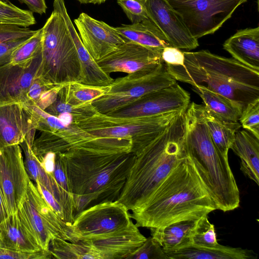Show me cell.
Wrapping results in <instances>:
<instances>
[{"label": "cell", "mask_w": 259, "mask_h": 259, "mask_svg": "<svg viewBox=\"0 0 259 259\" xmlns=\"http://www.w3.org/2000/svg\"><path fill=\"white\" fill-rule=\"evenodd\" d=\"M217 209L192 162L179 164L139 210L130 214L138 227L158 228L196 221Z\"/></svg>", "instance_id": "cell-1"}, {"label": "cell", "mask_w": 259, "mask_h": 259, "mask_svg": "<svg viewBox=\"0 0 259 259\" xmlns=\"http://www.w3.org/2000/svg\"><path fill=\"white\" fill-rule=\"evenodd\" d=\"M56 154L61 159L68 179L75 217L96 203L117 200L135 158L132 152L84 149Z\"/></svg>", "instance_id": "cell-2"}, {"label": "cell", "mask_w": 259, "mask_h": 259, "mask_svg": "<svg viewBox=\"0 0 259 259\" xmlns=\"http://www.w3.org/2000/svg\"><path fill=\"white\" fill-rule=\"evenodd\" d=\"M186 109L181 111L160 136L135 155L117 199L132 212L141 208L160 184L187 158Z\"/></svg>", "instance_id": "cell-3"}, {"label": "cell", "mask_w": 259, "mask_h": 259, "mask_svg": "<svg viewBox=\"0 0 259 259\" xmlns=\"http://www.w3.org/2000/svg\"><path fill=\"white\" fill-rule=\"evenodd\" d=\"M183 53V65L165 64L176 80L203 85L233 102L242 113L249 104L259 99V71L208 50Z\"/></svg>", "instance_id": "cell-4"}, {"label": "cell", "mask_w": 259, "mask_h": 259, "mask_svg": "<svg viewBox=\"0 0 259 259\" xmlns=\"http://www.w3.org/2000/svg\"><path fill=\"white\" fill-rule=\"evenodd\" d=\"M203 105L190 103L185 113V149L214 202L224 212L239 206L240 193L228 158L214 144L203 115Z\"/></svg>", "instance_id": "cell-5"}, {"label": "cell", "mask_w": 259, "mask_h": 259, "mask_svg": "<svg viewBox=\"0 0 259 259\" xmlns=\"http://www.w3.org/2000/svg\"><path fill=\"white\" fill-rule=\"evenodd\" d=\"M41 63L37 76L53 84L81 80L76 46L61 14L54 9L42 27Z\"/></svg>", "instance_id": "cell-6"}, {"label": "cell", "mask_w": 259, "mask_h": 259, "mask_svg": "<svg viewBox=\"0 0 259 259\" xmlns=\"http://www.w3.org/2000/svg\"><path fill=\"white\" fill-rule=\"evenodd\" d=\"M183 110L146 117H117L98 112L76 124L98 137L131 139L132 153L136 155L160 136Z\"/></svg>", "instance_id": "cell-7"}, {"label": "cell", "mask_w": 259, "mask_h": 259, "mask_svg": "<svg viewBox=\"0 0 259 259\" xmlns=\"http://www.w3.org/2000/svg\"><path fill=\"white\" fill-rule=\"evenodd\" d=\"M165 64L155 69L139 70L114 79L106 92L92 102L98 112L110 114L151 93L175 84Z\"/></svg>", "instance_id": "cell-8"}, {"label": "cell", "mask_w": 259, "mask_h": 259, "mask_svg": "<svg viewBox=\"0 0 259 259\" xmlns=\"http://www.w3.org/2000/svg\"><path fill=\"white\" fill-rule=\"evenodd\" d=\"M39 157L48 152L63 153L70 149H85L102 152H132L130 138H116L94 135L72 122L58 129L41 132L31 147Z\"/></svg>", "instance_id": "cell-9"}, {"label": "cell", "mask_w": 259, "mask_h": 259, "mask_svg": "<svg viewBox=\"0 0 259 259\" xmlns=\"http://www.w3.org/2000/svg\"><path fill=\"white\" fill-rule=\"evenodd\" d=\"M191 34L198 39L213 34L247 0H166Z\"/></svg>", "instance_id": "cell-10"}, {"label": "cell", "mask_w": 259, "mask_h": 259, "mask_svg": "<svg viewBox=\"0 0 259 259\" xmlns=\"http://www.w3.org/2000/svg\"><path fill=\"white\" fill-rule=\"evenodd\" d=\"M126 206L116 200L96 203L78 213L69 227V242L83 237L112 233L127 227L132 221Z\"/></svg>", "instance_id": "cell-11"}, {"label": "cell", "mask_w": 259, "mask_h": 259, "mask_svg": "<svg viewBox=\"0 0 259 259\" xmlns=\"http://www.w3.org/2000/svg\"><path fill=\"white\" fill-rule=\"evenodd\" d=\"M30 180L20 146L0 148V188L10 215L17 213Z\"/></svg>", "instance_id": "cell-12"}, {"label": "cell", "mask_w": 259, "mask_h": 259, "mask_svg": "<svg viewBox=\"0 0 259 259\" xmlns=\"http://www.w3.org/2000/svg\"><path fill=\"white\" fill-rule=\"evenodd\" d=\"M146 239L132 220L122 229L105 235L79 238L74 242L87 245L90 259H125Z\"/></svg>", "instance_id": "cell-13"}, {"label": "cell", "mask_w": 259, "mask_h": 259, "mask_svg": "<svg viewBox=\"0 0 259 259\" xmlns=\"http://www.w3.org/2000/svg\"><path fill=\"white\" fill-rule=\"evenodd\" d=\"M190 101L189 93L176 82L147 94L128 106L108 115L117 117L156 116L187 109Z\"/></svg>", "instance_id": "cell-14"}, {"label": "cell", "mask_w": 259, "mask_h": 259, "mask_svg": "<svg viewBox=\"0 0 259 259\" xmlns=\"http://www.w3.org/2000/svg\"><path fill=\"white\" fill-rule=\"evenodd\" d=\"M96 61L109 75L113 72L128 74L143 69H155L164 63L161 54L132 41H126Z\"/></svg>", "instance_id": "cell-15"}, {"label": "cell", "mask_w": 259, "mask_h": 259, "mask_svg": "<svg viewBox=\"0 0 259 259\" xmlns=\"http://www.w3.org/2000/svg\"><path fill=\"white\" fill-rule=\"evenodd\" d=\"M74 22L84 48L96 61L107 56L126 41L115 27L85 13L80 14Z\"/></svg>", "instance_id": "cell-16"}, {"label": "cell", "mask_w": 259, "mask_h": 259, "mask_svg": "<svg viewBox=\"0 0 259 259\" xmlns=\"http://www.w3.org/2000/svg\"><path fill=\"white\" fill-rule=\"evenodd\" d=\"M149 18L157 26L171 47L190 51L199 46L179 14L166 0H146Z\"/></svg>", "instance_id": "cell-17"}, {"label": "cell", "mask_w": 259, "mask_h": 259, "mask_svg": "<svg viewBox=\"0 0 259 259\" xmlns=\"http://www.w3.org/2000/svg\"><path fill=\"white\" fill-rule=\"evenodd\" d=\"M41 63L40 52L26 63H11L0 66V105L27 102V93L37 75Z\"/></svg>", "instance_id": "cell-18"}, {"label": "cell", "mask_w": 259, "mask_h": 259, "mask_svg": "<svg viewBox=\"0 0 259 259\" xmlns=\"http://www.w3.org/2000/svg\"><path fill=\"white\" fill-rule=\"evenodd\" d=\"M35 129L26 105L12 103L0 105V148L19 145Z\"/></svg>", "instance_id": "cell-19"}, {"label": "cell", "mask_w": 259, "mask_h": 259, "mask_svg": "<svg viewBox=\"0 0 259 259\" xmlns=\"http://www.w3.org/2000/svg\"><path fill=\"white\" fill-rule=\"evenodd\" d=\"M23 150L26 170L30 179L38 182L49 190L63 208L65 222L71 224L74 220L73 196L64 191L58 185L53 175L48 174L41 166L34 154L26 138L19 144Z\"/></svg>", "instance_id": "cell-20"}, {"label": "cell", "mask_w": 259, "mask_h": 259, "mask_svg": "<svg viewBox=\"0 0 259 259\" xmlns=\"http://www.w3.org/2000/svg\"><path fill=\"white\" fill-rule=\"evenodd\" d=\"M36 187L30 180L27 192L17 212L28 233L44 250L49 251L53 237L39 212L35 200Z\"/></svg>", "instance_id": "cell-21"}, {"label": "cell", "mask_w": 259, "mask_h": 259, "mask_svg": "<svg viewBox=\"0 0 259 259\" xmlns=\"http://www.w3.org/2000/svg\"><path fill=\"white\" fill-rule=\"evenodd\" d=\"M60 13L65 21L77 51L81 68L80 82L98 87H106L110 84L114 79L101 68L84 48L67 10L63 9Z\"/></svg>", "instance_id": "cell-22"}, {"label": "cell", "mask_w": 259, "mask_h": 259, "mask_svg": "<svg viewBox=\"0 0 259 259\" xmlns=\"http://www.w3.org/2000/svg\"><path fill=\"white\" fill-rule=\"evenodd\" d=\"M233 58L259 71V27L240 29L223 44Z\"/></svg>", "instance_id": "cell-23"}, {"label": "cell", "mask_w": 259, "mask_h": 259, "mask_svg": "<svg viewBox=\"0 0 259 259\" xmlns=\"http://www.w3.org/2000/svg\"><path fill=\"white\" fill-rule=\"evenodd\" d=\"M230 149L240 158V170L259 185V139L246 130H238Z\"/></svg>", "instance_id": "cell-24"}, {"label": "cell", "mask_w": 259, "mask_h": 259, "mask_svg": "<svg viewBox=\"0 0 259 259\" xmlns=\"http://www.w3.org/2000/svg\"><path fill=\"white\" fill-rule=\"evenodd\" d=\"M126 41H132L161 54L170 44L157 26L149 19L115 27Z\"/></svg>", "instance_id": "cell-25"}, {"label": "cell", "mask_w": 259, "mask_h": 259, "mask_svg": "<svg viewBox=\"0 0 259 259\" xmlns=\"http://www.w3.org/2000/svg\"><path fill=\"white\" fill-rule=\"evenodd\" d=\"M1 247L27 252L44 250L28 233L17 213L0 224Z\"/></svg>", "instance_id": "cell-26"}, {"label": "cell", "mask_w": 259, "mask_h": 259, "mask_svg": "<svg viewBox=\"0 0 259 259\" xmlns=\"http://www.w3.org/2000/svg\"><path fill=\"white\" fill-rule=\"evenodd\" d=\"M168 259H251L252 251L240 247L219 244L214 247H201L192 245L165 253Z\"/></svg>", "instance_id": "cell-27"}, {"label": "cell", "mask_w": 259, "mask_h": 259, "mask_svg": "<svg viewBox=\"0 0 259 259\" xmlns=\"http://www.w3.org/2000/svg\"><path fill=\"white\" fill-rule=\"evenodd\" d=\"M196 221H182L151 229V236L165 253L180 249L192 244L191 235Z\"/></svg>", "instance_id": "cell-28"}, {"label": "cell", "mask_w": 259, "mask_h": 259, "mask_svg": "<svg viewBox=\"0 0 259 259\" xmlns=\"http://www.w3.org/2000/svg\"><path fill=\"white\" fill-rule=\"evenodd\" d=\"M92 102L75 99L70 93L68 82L62 84L55 101L45 111L56 117L63 113H70L73 122L76 123L98 113Z\"/></svg>", "instance_id": "cell-29"}, {"label": "cell", "mask_w": 259, "mask_h": 259, "mask_svg": "<svg viewBox=\"0 0 259 259\" xmlns=\"http://www.w3.org/2000/svg\"><path fill=\"white\" fill-rule=\"evenodd\" d=\"M192 90L201 98L205 109L214 116L226 121H238L242 111L233 102L203 85H192Z\"/></svg>", "instance_id": "cell-30"}, {"label": "cell", "mask_w": 259, "mask_h": 259, "mask_svg": "<svg viewBox=\"0 0 259 259\" xmlns=\"http://www.w3.org/2000/svg\"><path fill=\"white\" fill-rule=\"evenodd\" d=\"M203 115L214 144L222 154L228 157L229 150L234 142L236 133L241 126V124L238 121L221 120L207 111L204 106Z\"/></svg>", "instance_id": "cell-31"}, {"label": "cell", "mask_w": 259, "mask_h": 259, "mask_svg": "<svg viewBox=\"0 0 259 259\" xmlns=\"http://www.w3.org/2000/svg\"><path fill=\"white\" fill-rule=\"evenodd\" d=\"M35 23L30 11L21 9L9 0L0 2V23L15 24L28 27Z\"/></svg>", "instance_id": "cell-32"}, {"label": "cell", "mask_w": 259, "mask_h": 259, "mask_svg": "<svg viewBox=\"0 0 259 259\" xmlns=\"http://www.w3.org/2000/svg\"><path fill=\"white\" fill-rule=\"evenodd\" d=\"M191 245L201 247H214L220 244L214 226L209 221L208 215L196 221L191 235Z\"/></svg>", "instance_id": "cell-33"}, {"label": "cell", "mask_w": 259, "mask_h": 259, "mask_svg": "<svg viewBox=\"0 0 259 259\" xmlns=\"http://www.w3.org/2000/svg\"><path fill=\"white\" fill-rule=\"evenodd\" d=\"M42 35L41 28L14 52L10 63L16 65L25 64L38 55L41 51Z\"/></svg>", "instance_id": "cell-34"}, {"label": "cell", "mask_w": 259, "mask_h": 259, "mask_svg": "<svg viewBox=\"0 0 259 259\" xmlns=\"http://www.w3.org/2000/svg\"><path fill=\"white\" fill-rule=\"evenodd\" d=\"M68 85L72 96L81 102H93L104 95L108 88V85L98 87L79 82H68Z\"/></svg>", "instance_id": "cell-35"}, {"label": "cell", "mask_w": 259, "mask_h": 259, "mask_svg": "<svg viewBox=\"0 0 259 259\" xmlns=\"http://www.w3.org/2000/svg\"><path fill=\"white\" fill-rule=\"evenodd\" d=\"M125 259H168L161 246L152 236L146 238L145 242Z\"/></svg>", "instance_id": "cell-36"}, {"label": "cell", "mask_w": 259, "mask_h": 259, "mask_svg": "<svg viewBox=\"0 0 259 259\" xmlns=\"http://www.w3.org/2000/svg\"><path fill=\"white\" fill-rule=\"evenodd\" d=\"M239 120L243 128L259 139V99L247 105Z\"/></svg>", "instance_id": "cell-37"}, {"label": "cell", "mask_w": 259, "mask_h": 259, "mask_svg": "<svg viewBox=\"0 0 259 259\" xmlns=\"http://www.w3.org/2000/svg\"><path fill=\"white\" fill-rule=\"evenodd\" d=\"M145 1L117 0V3L132 23H136L149 18Z\"/></svg>", "instance_id": "cell-38"}, {"label": "cell", "mask_w": 259, "mask_h": 259, "mask_svg": "<svg viewBox=\"0 0 259 259\" xmlns=\"http://www.w3.org/2000/svg\"><path fill=\"white\" fill-rule=\"evenodd\" d=\"M37 30L15 24L0 23V44L15 39L30 37Z\"/></svg>", "instance_id": "cell-39"}, {"label": "cell", "mask_w": 259, "mask_h": 259, "mask_svg": "<svg viewBox=\"0 0 259 259\" xmlns=\"http://www.w3.org/2000/svg\"><path fill=\"white\" fill-rule=\"evenodd\" d=\"M53 256L50 251L22 252L0 246V259H49Z\"/></svg>", "instance_id": "cell-40"}, {"label": "cell", "mask_w": 259, "mask_h": 259, "mask_svg": "<svg viewBox=\"0 0 259 259\" xmlns=\"http://www.w3.org/2000/svg\"><path fill=\"white\" fill-rule=\"evenodd\" d=\"M56 85L50 83L41 77L36 75L28 89L27 93V102L25 104L35 105L40 96L45 91Z\"/></svg>", "instance_id": "cell-41"}, {"label": "cell", "mask_w": 259, "mask_h": 259, "mask_svg": "<svg viewBox=\"0 0 259 259\" xmlns=\"http://www.w3.org/2000/svg\"><path fill=\"white\" fill-rule=\"evenodd\" d=\"M29 38H23L1 43L0 66L10 63L14 52Z\"/></svg>", "instance_id": "cell-42"}, {"label": "cell", "mask_w": 259, "mask_h": 259, "mask_svg": "<svg viewBox=\"0 0 259 259\" xmlns=\"http://www.w3.org/2000/svg\"><path fill=\"white\" fill-rule=\"evenodd\" d=\"M161 58L166 65H183L184 64L183 52L174 47H165L162 51Z\"/></svg>", "instance_id": "cell-43"}, {"label": "cell", "mask_w": 259, "mask_h": 259, "mask_svg": "<svg viewBox=\"0 0 259 259\" xmlns=\"http://www.w3.org/2000/svg\"><path fill=\"white\" fill-rule=\"evenodd\" d=\"M36 187L47 203L56 214L65 222V214L63 207L57 201L52 194L38 182H35Z\"/></svg>", "instance_id": "cell-44"}, {"label": "cell", "mask_w": 259, "mask_h": 259, "mask_svg": "<svg viewBox=\"0 0 259 259\" xmlns=\"http://www.w3.org/2000/svg\"><path fill=\"white\" fill-rule=\"evenodd\" d=\"M61 85L62 84L56 85L45 91L34 105L45 110L55 101Z\"/></svg>", "instance_id": "cell-45"}, {"label": "cell", "mask_w": 259, "mask_h": 259, "mask_svg": "<svg viewBox=\"0 0 259 259\" xmlns=\"http://www.w3.org/2000/svg\"><path fill=\"white\" fill-rule=\"evenodd\" d=\"M56 157V154L52 152H48L42 156L37 157L41 166L48 174L51 175H53L54 170Z\"/></svg>", "instance_id": "cell-46"}, {"label": "cell", "mask_w": 259, "mask_h": 259, "mask_svg": "<svg viewBox=\"0 0 259 259\" xmlns=\"http://www.w3.org/2000/svg\"><path fill=\"white\" fill-rule=\"evenodd\" d=\"M21 4H25L29 11L40 15L46 13L47 6L45 0H18Z\"/></svg>", "instance_id": "cell-47"}, {"label": "cell", "mask_w": 259, "mask_h": 259, "mask_svg": "<svg viewBox=\"0 0 259 259\" xmlns=\"http://www.w3.org/2000/svg\"><path fill=\"white\" fill-rule=\"evenodd\" d=\"M10 215L7 208L4 195L0 188V224Z\"/></svg>", "instance_id": "cell-48"}, {"label": "cell", "mask_w": 259, "mask_h": 259, "mask_svg": "<svg viewBox=\"0 0 259 259\" xmlns=\"http://www.w3.org/2000/svg\"><path fill=\"white\" fill-rule=\"evenodd\" d=\"M57 117L65 125H69L73 122L72 115L68 113H61Z\"/></svg>", "instance_id": "cell-49"}, {"label": "cell", "mask_w": 259, "mask_h": 259, "mask_svg": "<svg viewBox=\"0 0 259 259\" xmlns=\"http://www.w3.org/2000/svg\"><path fill=\"white\" fill-rule=\"evenodd\" d=\"M80 4H101L105 3L107 0H77Z\"/></svg>", "instance_id": "cell-50"}, {"label": "cell", "mask_w": 259, "mask_h": 259, "mask_svg": "<svg viewBox=\"0 0 259 259\" xmlns=\"http://www.w3.org/2000/svg\"><path fill=\"white\" fill-rule=\"evenodd\" d=\"M1 235H0V244H1Z\"/></svg>", "instance_id": "cell-51"}, {"label": "cell", "mask_w": 259, "mask_h": 259, "mask_svg": "<svg viewBox=\"0 0 259 259\" xmlns=\"http://www.w3.org/2000/svg\"><path fill=\"white\" fill-rule=\"evenodd\" d=\"M5 1V0H0V2H1V1Z\"/></svg>", "instance_id": "cell-52"}]
</instances>
